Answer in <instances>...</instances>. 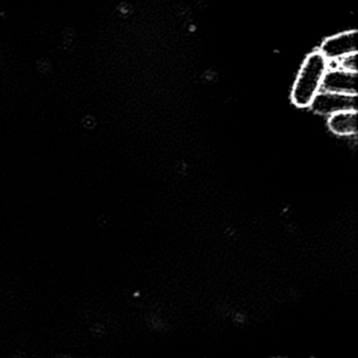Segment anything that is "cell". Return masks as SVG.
<instances>
[{
  "label": "cell",
  "instance_id": "cell-4",
  "mask_svg": "<svg viewBox=\"0 0 358 358\" xmlns=\"http://www.w3.org/2000/svg\"><path fill=\"white\" fill-rule=\"evenodd\" d=\"M320 91L357 95V72L329 68L322 79Z\"/></svg>",
  "mask_w": 358,
  "mask_h": 358
},
{
  "label": "cell",
  "instance_id": "cell-2",
  "mask_svg": "<svg viewBox=\"0 0 358 358\" xmlns=\"http://www.w3.org/2000/svg\"><path fill=\"white\" fill-rule=\"evenodd\" d=\"M309 108L322 116H330L341 110H357V95L320 91Z\"/></svg>",
  "mask_w": 358,
  "mask_h": 358
},
{
  "label": "cell",
  "instance_id": "cell-3",
  "mask_svg": "<svg viewBox=\"0 0 358 358\" xmlns=\"http://www.w3.org/2000/svg\"><path fill=\"white\" fill-rule=\"evenodd\" d=\"M320 52L329 62L357 53V31H345L324 39Z\"/></svg>",
  "mask_w": 358,
  "mask_h": 358
},
{
  "label": "cell",
  "instance_id": "cell-5",
  "mask_svg": "<svg viewBox=\"0 0 358 358\" xmlns=\"http://www.w3.org/2000/svg\"><path fill=\"white\" fill-rule=\"evenodd\" d=\"M329 129L339 137L357 135V110H341L328 116Z\"/></svg>",
  "mask_w": 358,
  "mask_h": 358
},
{
  "label": "cell",
  "instance_id": "cell-6",
  "mask_svg": "<svg viewBox=\"0 0 358 358\" xmlns=\"http://www.w3.org/2000/svg\"><path fill=\"white\" fill-rule=\"evenodd\" d=\"M336 62H338V68L350 71V72H357V53L343 56Z\"/></svg>",
  "mask_w": 358,
  "mask_h": 358
},
{
  "label": "cell",
  "instance_id": "cell-1",
  "mask_svg": "<svg viewBox=\"0 0 358 358\" xmlns=\"http://www.w3.org/2000/svg\"><path fill=\"white\" fill-rule=\"evenodd\" d=\"M330 68V62L320 51L306 57L291 92V101L296 108H307L320 91L322 79Z\"/></svg>",
  "mask_w": 358,
  "mask_h": 358
}]
</instances>
